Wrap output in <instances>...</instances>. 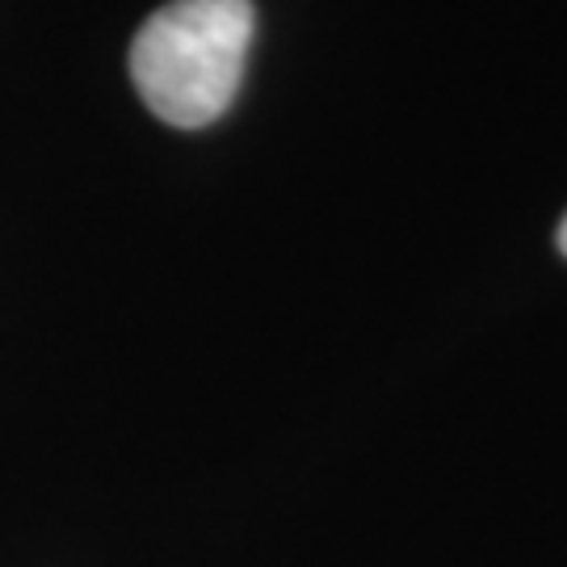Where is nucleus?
<instances>
[{
  "label": "nucleus",
  "mask_w": 567,
  "mask_h": 567,
  "mask_svg": "<svg viewBox=\"0 0 567 567\" xmlns=\"http://www.w3.org/2000/svg\"><path fill=\"white\" fill-rule=\"evenodd\" d=\"M257 13L252 0H173L131 42V81L168 126L198 131L224 118L244 81Z\"/></svg>",
  "instance_id": "nucleus-1"
},
{
  "label": "nucleus",
  "mask_w": 567,
  "mask_h": 567,
  "mask_svg": "<svg viewBox=\"0 0 567 567\" xmlns=\"http://www.w3.org/2000/svg\"><path fill=\"white\" fill-rule=\"evenodd\" d=\"M559 252L567 257V215H564V224H559Z\"/></svg>",
  "instance_id": "nucleus-2"
}]
</instances>
